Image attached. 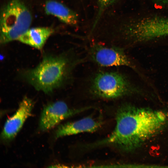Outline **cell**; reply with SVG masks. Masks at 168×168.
Segmentation results:
<instances>
[{
  "instance_id": "6da1fadb",
  "label": "cell",
  "mask_w": 168,
  "mask_h": 168,
  "mask_svg": "<svg viewBox=\"0 0 168 168\" xmlns=\"http://www.w3.org/2000/svg\"><path fill=\"white\" fill-rule=\"evenodd\" d=\"M167 116L161 111L123 105L117 110L116 125L112 133L88 146H109L124 152L132 151L161 129Z\"/></svg>"
},
{
  "instance_id": "7a4b0ae2",
  "label": "cell",
  "mask_w": 168,
  "mask_h": 168,
  "mask_svg": "<svg viewBox=\"0 0 168 168\" xmlns=\"http://www.w3.org/2000/svg\"><path fill=\"white\" fill-rule=\"evenodd\" d=\"M80 61L65 54L44 56L36 67L26 71L23 76L36 90L49 93L67 81Z\"/></svg>"
},
{
  "instance_id": "3957f363",
  "label": "cell",
  "mask_w": 168,
  "mask_h": 168,
  "mask_svg": "<svg viewBox=\"0 0 168 168\" xmlns=\"http://www.w3.org/2000/svg\"><path fill=\"white\" fill-rule=\"evenodd\" d=\"M32 20L31 14L22 0H11L1 13V43L18 40L29 29Z\"/></svg>"
},
{
  "instance_id": "277c9868",
  "label": "cell",
  "mask_w": 168,
  "mask_h": 168,
  "mask_svg": "<svg viewBox=\"0 0 168 168\" xmlns=\"http://www.w3.org/2000/svg\"><path fill=\"white\" fill-rule=\"evenodd\" d=\"M89 91L97 97L113 99L135 92V90L126 77L114 71H101L91 79Z\"/></svg>"
},
{
  "instance_id": "5b68a950",
  "label": "cell",
  "mask_w": 168,
  "mask_h": 168,
  "mask_svg": "<svg viewBox=\"0 0 168 168\" xmlns=\"http://www.w3.org/2000/svg\"><path fill=\"white\" fill-rule=\"evenodd\" d=\"M88 55L91 61L100 66L134 68L123 49L117 46L95 44L89 49Z\"/></svg>"
},
{
  "instance_id": "8992f818",
  "label": "cell",
  "mask_w": 168,
  "mask_h": 168,
  "mask_svg": "<svg viewBox=\"0 0 168 168\" xmlns=\"http://www.w3.org/2000/svg\"><path fill=\"white\" fill-rule=\"evenodd\" d=\"M91 108L90 106L70 108L64 102L49 103L44 107L40 117V127L42 131L51 129L63 120Z\"/></svg>"
},
{
  "instance_id": "52a82bcc",
  "label": "cell",
  "mask_w": 168,
  "mask_h": 168,
  "mask_svg": "<svg viewBox=\"0 0 168 168\" xmlns=\"http://www.w3.org/2000/svg\"><path fill=\"white\" fill-rule=\"evenodd\" d=\"M34 106L33 101L25 97L15 113L6 121L1 134L2 138L7 141L13 138L22 127L26 120L31 115Z\"/></svg>"
},
{
  "instance_id": "ba28073f",
  "label": "cell",
  "mask_w": 168,
  "mask_h": 168,
  "mask_svg": "<svg viewBox=\"0 0 168 168\" xmlns=\"http://www.w3.org/2000/svg\"><path fill=\"white\" fill-rule=\"evenodd\" d=\"M102 124V121L99 119L91 116L86 117L61 125L56 131V136L58 138L83 132H93L100 128Z\"/></svg>"
},
{
  "instance_id": "9c48e42d",
  "label": "cell",
  "mask_w": 168,
  "mask_h": 168,
  "mask_svg": "<svg viewBox=\"0 0 168 168\" xmlns=\"http://www.w3.org/2000/svg\"><path fill=\"white\" fill-rule=\"evenodd\" d=\"M46 13L57 17L65 24L76 25L78 21L77 13L62 3L54 0L47 1L45 5Z\"/></svg>"
},
{
  "instance_id": "30bf717a",
  "label": "cell",
  "mask_w": 168,
  "mask_h": 168,
  "mask_svg": "<svg viewBox=\"0 0 168 168\" xmlns=\"http://www.w3.org/2000/svg\"><path fill=\"white\" fill-rule=\"evenodd\" d=\"M54 32L53 29L48 27L29 29L18 40L24 44L40 49Z\"/></svg>"
},
{
  "instance_id": "8fae6325",
  "label": "cell",
  "mask_w": 168,
  "mask_h": 168,
  "mask_svg": "<svg viewBox=\"0 0 168 168\" xmlns=\"http://www.w3.org/2000/svg\"><path fill=\"white\" fill-rule=\"evenodd\" d=\"M117 0H97L98 10L91 31L93 30L105 10Z\"/></svg>"
},
{
  "instance_id": "7c38bea8",
  "label": "cell",
  "mask_w": 168,
  "mask_h": 168,
  "mask_svg": "<svg viewBox=\"0 0 168 168\" xmlns=\"http://www.w3.org/2000/svg\"><path fill=\"white\" fill-rule=\"evenodd\" d=\"M154 2L160 5L168 6V0H152Z\"/></svg>"
}]
</instances>
